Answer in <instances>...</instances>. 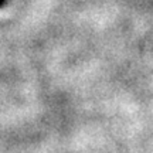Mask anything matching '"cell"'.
<instances>
[{
  "mask_svg": "<svg viewBox=\"0 0 153 153\" xmlns=\"http://www.w3.org/2000/svg\"><path fill=\"white\" fill-rule=\"evenodd\" d=\"M7 1H9V0H0V9H3V7L7 4Z\"/></svg>",
  "mask_w": 153,
  "mask_h": 153,
  "instance_id": "1",
  "label": "cell"
}]
</instances>
